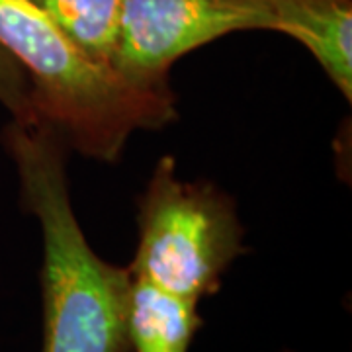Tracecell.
Wrapping results in <instances>:
<instances>
[{"mask_svg": "<svg viewBox=\"0 0 352 352\" xmlns=\"http://www.w3.org/2000/svg\"><path fill=\"white\" fill-rule=\"evenodd\" d=\"M251 30L274 32L270 0H122L110 65L138 87L168 88L180 57Z\"/></svg>", "mask_w": 352, "mask_h": 352, "instance_id": "cell-4", "label": "cell"}, {"mask_svg": "<svg viewBox=\"0 0 352 352\" xmlns=\"http://www.w3.org/2000/svg\"><path fill=\"white\" fill-rule=\"evenodd\" d=\"M96 61L110 65L122 0H30ZM112 67V65H110Z\"/></svg>", "mask_w": 352, "mask_h": 352, "instance_id": "cell-7", "label": "cell"}, {"mask_svg": "<svg viewBox=\"0 0 352 352\" xmlns=\"http://www.w3.org/2000/svg\"><path fill=\"white\" fill-rule=\"evenodd\" d=\"M0 47L28 76L36 122L69 151L113 163L141 129L176 118L173 88L138 87L80 50L30 0H0Z\"/></svg>", "mask_w": 352, "mask_h": 352, "instance_id": "cell-2", "label": "cell"}, {"mask_svg": "<svg viewBox=\"0 0 352 352\" xmlns=\"http://www.w3.org/2000/svg\"><path fill=\"white\" fill-rule=\"evenodd\" d=\"M282 352H296V351H282Z\"/></svg>", "mask_w": 352, "mask_h": 352, "instance_id": "cell-9", "label": "cell"}, {"mask_svg": "<svg viewBox=\"0 0 352 352\" xmlns=\"http://www.w3.org/2000/svg\"><path fill=\"white\" fill-rule=\"evenodd\" d=\"M133 278L200 303L219 292L223 274L245 247L231 196L208 180H182L164 155L139 198Z\"/></svg>", "mask_w": 352, "mask_h": 352, "instance_id": "cell-3", "label": "cell"}, {"mask_svg": "<svg viewBox=\"0 0 352 352\" xmlns=\"http://www.w3.org/2000/svg\"><path fill=\"white\" fill-rule=\"evenodd\" d=\"M201 325L198 303L133 278L129 296L131 352H190Z\"/></svg>", "mask_w": 352, "mask_h": 352, "instance_id": "cell-6", "label": "cell"}, {"mask_svg": "<svg viewBox=\"0 0 352 352\" xmlns=\"http://www.w3.org/2000/svg\"><path fill=\"white\" fill-rule=\"evenodd\" d=\"M274 32L315 57L339 92L352 100V0H270Z\"/></svg>", "mask_w": 352, "mask_h": 352, "instance_id": "cell-5", "label": "cell"}, {"mask_svg": "<svg viewBox=\"0 0 352 352\" xmlns=\"http://www.w3.org/2000/svg\"><path fill=\"white\" fill-rule=\"evenodd\" d=\"M0 104L12 113L14 122L38 124L32 100L28 76L6 51L0 47Z\"/></svg>", "mask_w": 352, "mask_h": 352, "instance_id": "cell-8", "label": "cell"}, {"mask_svg": "<svg viewBox=\"0 0 352 352\" xmlns=\"http://www.w3.org/2000/svg\"><path fill=\"white\" fill-rule=\"evenodd\" d=\"M24 208L36 215L43 237L39 352H131L129 266L104 261L76 219L67 145L43 124L14 122L4 129Z\"/></svg>", "mask_w": 352, "mask_h": 352, "instance_id": "cell-1", "label": "cell"}]
</instances>
